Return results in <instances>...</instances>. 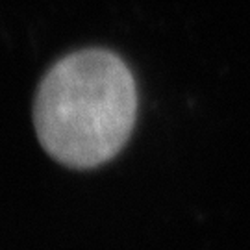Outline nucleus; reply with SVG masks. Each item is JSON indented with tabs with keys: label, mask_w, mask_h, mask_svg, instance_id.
Returning a JSON list of instances; mask_svg holds the SVG:
<instances>
[{
	"label": "nucleus",
	"mask_w": 250,
	"mask_h": 250,
	"mask_svg": "<svg viewBox=\"0 0 250 250\" xmlns=\"http://www.w3.org/2000/svg\"><path fill=\"white\" fill-rule=\"evenodd\" d=\"M137 89L126 63L104 48H85L54 63L39 83L34 125L46 154L71 169H93L128 143Z\"/></svg>",
	"instance_id": "f257e3e1"
}]
</instances>
